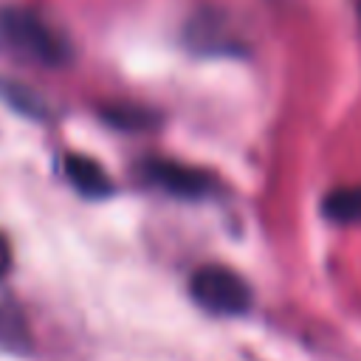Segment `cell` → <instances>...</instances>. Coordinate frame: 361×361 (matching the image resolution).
<instances>
[{
	"label": "cell",
	"mask_w": 361,
	"mask_h": 361,
	"mask_svg": "<svg viewBox=\"0 0 361 361\" xmlns=\"http://www.w3.org/2000/svg\"><path fill=\"white\" fill-rule=\"evenodd\" d=\"M141 175L152 186H158L169 195H178V197H203L214 189L212 175H206L197 166L169 161V158H147L141 164Z\"/></svg>",
	"instance_id": "obj_3"
},
{
	"label": "cell",
	"mask_w": 361,
	"mask_h": 361,
	"mask_svg": "<svg viewBox=\"0 0 361 361\" xmlns=\"http://www.w3.org/2000/svg\"><path fill=\"white\" fill-rule=\"evenodd\" d=\"M8 271H11V245H8V237L0 231V279H6Z\"/></svg>",
	"instance_id": "obj_7"
},
{
	"label": "cell",
	"mask_w": 361,
	"mask_h": 361,
	"mask_svg": "<svg viewBox=\"0 0 361 361\" xmlns=\"http://www.w3.org/2000/svg\"><path fill=\"white\" fill-rule=\"evenodd\" d=\"M0 93H3V99L17 110V113H25V116H45V104H42V99L31 90V87H25V85H20V82H0Z\"/></svg>",
	"instance_id": "obj_6"
},
{
	"label": "cell",
	"mask_w": 361,
	"mask_h": 361,
	"mask_svg": "<svg viewBox=\"0 0 361 361\" xmlns=\"http://www.w3.org/2000/svg\"><path fill=\"white\" fill-rule=\"evenodd\" d=\"M0 51L42 68H62L73 56L68 34L39 8L23 3H0Z\"/></svg>",
	"instance_id": "obj_1"
},
{
	"label": "cell",
	"mask_w": 361,
	"mask_h": 361,
	"mask_svg": "<svg viewBox=\"0 0 361 361\" xmlns=\"http://www.w3.org/2000/svg\"><path fill=\"white\" fill-rule=\"evenodd\" d=\"M189 293L192 299L217 316H240L251 307V288L248 282L226 268V265H200L189 276Z\"/></svg>",
	"instance_id": "obj_2"
},
{
	"label": "cell",
	"mask_w": 361,
	"mask_h": 361,
	"mask_svg": "<svg viewBox=\"0 0 361 361\" xmlns=\"http://www.w3.org/2000/svg\"><path fill=\"white\" fill-rule=\"evenodd\" d=\"M62 169H65V178L71 180V186L85 197H107L113 192V180L104 172V166L87 155H76V152L65 155Z\"/></svg>",
	"instance_id": "obj_4"
},
{
	"label": "cell",
	"mask_w": 361,
	"mask_h": 361,
	"mask_svg": "<svg viewBox=\"0 0 361 361\" xmlns=\"http://www.w3.org/2000/svg\"><path fill=\"white\" fill-rule=\"evenodd\" d=\"M322 212L333 223H361V186H336L324 195Z\"/></svg>",
	"instance_id": "obj_5"
}]
</instances>
